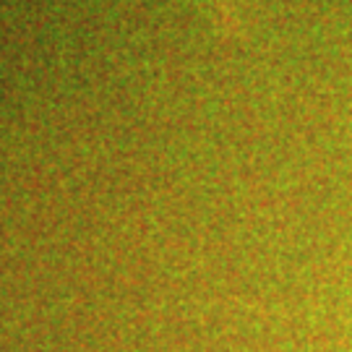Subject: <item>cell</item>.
Segmentation results:
<instances>
[{
	"mask_svg": "<svg viewBox=\"0 0 352 352\" xmlns=\"http://www.w3.org/2000/svg\"><path fill=\"white\" fill-rule=\"evenodd\" d=\"M204 3L212 8L219 32L232 34V29H235V26H232V19H235V13H232V0H204Z\"/></svg>",
	"mask_w": 352,
	"mask_h": 352,
	"instance_id": "6da1fadb",
	"label": "cell"
}]
</instances>
